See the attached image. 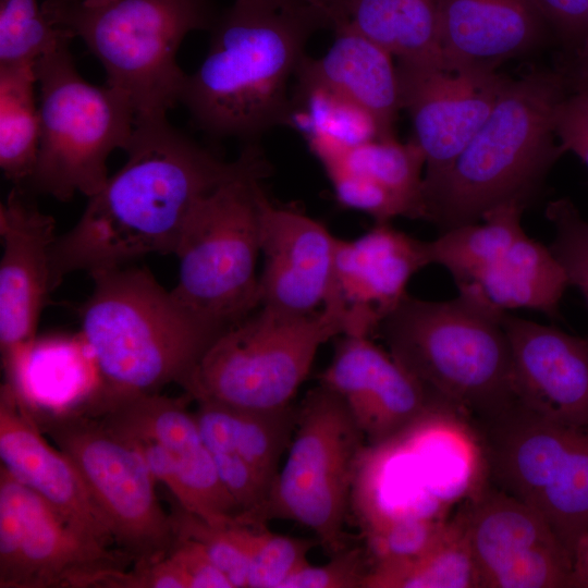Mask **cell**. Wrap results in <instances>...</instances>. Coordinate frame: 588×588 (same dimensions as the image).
I'll return each mask as SVG.
<instances>
[{
  "mask_svg": "<svg viewBox=\"0 0 588 588\" xmlns=\"http://www.w3.org/2000/svg\"><path fill=\"white\" fill-rule=\"evenodd\" d=\"M481 588H573L572 561L559 544L538 546L491 572Z\"/></svg>",
  "mask_w": 588,
  "mask_h": 588,
  "instance_id": "37",
  "label": "cell"
},
{
  "mask_svg": "<svg viewBox=\"0 0 588 588\" xmlns=\"http://www.w3.org/2000/svg\"><path fill=\"white\" fill-rule=\"evenodd\" d=\"M70 41L35 61L39 142L26 182L33 191L61 201L77 193L89 198L105 186L107 160L113 150H125L135 125L134 108L123 91L81 76Z\"/></svg>",
  "mask_w": 588,
  "mask_h": 588,
  "instance_id": "7",
  "label": "cell"
},
{
  "mask_svg": "<svg viewBox=\"0 0 588 588\" xmlns=\"http://www.w3.org/2000/svg\"><path fill=\"white\" fill-rule=\"evenodd\" d=\"M260 306L294 316L323 308L334 289L338 238L319 221L259 191Z\"/></svg>",
  "mask_w": 588,
  "mask_h": 588,
  "instance_id": "15",
  "label": "cell"
},
{
  "mask_svg": "<svg viewBox=\"0 0 588 588\" xmlns=\"http://www.w3.org/2000/svg\"><path fill=\"white\" fill-rule=\"evenodd\" d=\"M72 38L53 26L37 0H0V66L35 62Z\"/></svg>",
  "mask_w": 588,
  "mask_h": 588,
  "instance_id": "34",
  "label": "cell"
},
{
  "mask_svg": "<svg viewBox=\"0 0 588 588\" xmlns=\"http://www.w3.org/2000/svg\"><path fill=\"white\" fill-rule=\"evenodd\" d=\"M546 216L554 229L549 248L568 285L580 291L588 306V221L567 198L551 201Z\"/></svg>",
  "mask_w": 588,
  "mask_h": 588,
  "instance_id": "38",
  "label": "cell"
},
{
  "mask_svg": "<svg viewBox=\"0 0 588 588\" xmlns=\"http://www.w3.org/2000/svg\"><path fill=\"white\" fill-rule=\"evenodd\" d=\"M171 516L177 538L197 542L224 573L233 588L247 587L252 536L256 526L212 525L176 502L172 506Z\"/></svg>",
  "mask_w": 588,
  "mask_h": 588,
  "instance_id": "33",
  "label": "cell"
},
{
  "mask_svg": "<svg viewBox=\"0 0 588 588\" xmlns=\"http://www.w3.org/2000/svg\"><path fill=\"white\" fill-rule=\"evenodd\" d=\"M168 556L181 573L186 588H233L205 550L191 539L179 538Z\"/></svg>",
  "mask_w": 588,
  "mask_h": 588,
  "instance_id": "41",
  "label": "cell"
},
{
  "mask_svg": "<svg viewBox=\"0 0 588 588\" xmlns=\"http://www.w3.org/2000/svg\"><path fill=\"white\" fill-rule=\"evenodd\" d=\"M518 402L556 421L588 427V336L505 311Z\"/></svg>",
  "mask_w": 588,
  "mask_h": 588,
  "instance_id": "20",
  "label": "cell"
},
{
  "mask_svg": "<svg viewBox=\"0 0 588 588\" xmlns=\"http://www.w3.org/2000/svg\"><path fill=\"white\" fill-rule=\"evenodd\" d=\"M333 29L313 0H234L210 29L209 49L181 96L195 125L213 138L253 144L289 125V82L309 38Z\"/></svg>",
  "mask_w": 588,
  "mask_h": 588,
  "instance_id": "2",
  "label": "cell"
},
{
  "mask_svg": "<svg viewBox=\"0 0 588 588\" xmlns=\"http://www.w3.org/2000/svg\"><path fill=\"white\" fill-rule=\"evenodd\" d=\"M91 295L79 308L100 388L88 402L184 388L201 357L228 328L180 303L146 268L90 273Z\"/></svg>",
  "mask_w": 588,
  "mask_h": 588,
  "instance_id": "4",
  "label": "cell"
},
{
  "mask_svg": "<svg viewBox=\"0 0 588 588\" xmlns=\"http://www.w3.org/2000/svg\"><path fill=\"white\" fill-rule=\"evenodd\" d=\"M402 109L425 156L422 184L441 176L489 117L509 77L446 61L399 63Z\"/></svg>",
  "mask_w": 588,
  "mask_h": 588,
  "instance_id": "14",
  "label": "cell"
},
{
  "mask_svg": "<svg viewBox=\"0 0 588 588\" xmlns=\"http://www.w3.org/2000/svg\"><path fill=\"white\" fill-rule=\"evenodd\" d=\"M319 383L340 395L370 445L396 437L441 403L369 336L342 335Z\"/></svg>",
  "mask_w": 588,
  "mask_h": 588,
  "instance_id": "16",
  "label": "cell"
},
{
  "mask_svg": "<svg viewBox=\"0 0 588 588\" xmlns=\"http://www.w3.org/2000/svg\"><path fill=\"white\" fill-rule=\"evenodd\" d=\"M568 86L567 75L552 70L509 78L451 167L422 184V220L443 233L479 222L503 204L526 207L564 152L555 143V120Z\"/></svg>",
  "mask_w": 588,
  "mask_h": 588,
  "instance_id": "3",
  "label": "cell"
},
{
  "mask_svg": "<svg viewBox=\"0 0 588 588\" xmlns=\"http://www.w3.org/2000/svg\"><path fill=\"white\" fill-rule=\"evenodd\" d=\"M187 394L170 397L140 393L93 402L82 411L109 428L142 434L170 457L176 478L175 502L212 525L245 524L241 511L220 481Z\"/></svg>",
  "mask_w": 588,
  "mask_h": 588,
  "instance_id": "13",
  "label": "cell"
},
{
  "mask_svg": "<svg viewBox=\"0 0 588 588\" xmlns=\"http://www.w3.org/2000/svg\"><path fill=\"white\" fill-rule=\"evenodd\" d=\"M573 588H588V532L579 540L572 564Z\"/></svg>",
  "mask_w": 588,
  "mask_h": 588,
  "instance_id": "45",
  "label": "cell"
},
{
  "mask_svg": "<svg viewBox=\"0 0 588 588\" xmlns=\"http://www.w3.org/2000/svg\"><path fill=\"white\" fill-rule=\"evenodd\" d=\"M549 28L531 0H439V46L454 64L495 71L538 47Z\"/></svg>",
  "mask_w": 588,
  "mask_h": 588,
  "instance_id": "21",
  "label": "cell"
},
{
  "mask_svg": "<svg viewBox=\"0 0 588 588\" xmlns=\"http://www.w3.org/2000/svg\"><path fill=\"white\" fill-rule=\"evenodd\" d=\"M27 407L41 432L76 466L108 522L114 547L132 565L164 559L179 538L142 456L100 418L79 408Z\"/></svg>",
  "mask_w": 588,
  "mask_h": 588,
  "instance_id": "11",
  "label": "cell"
},
{
  "mask_svg": "<svg viewBox=\"0 0 588 588\" xmlns=\"http://www.w3.org/2000/svg\"><path fill=\"white\" fill-rule=\"evenodd\" d=\"M524 206L507 203L486 213L482 223L462 225L429 241L431 264L444 267L457 287L469 283L500 256L525 230Z\"/></svg>",
  "mask_w": 588,
  "mask_h": 588,
  "instance_id": "30",
  "label": "cell"
},
{
  "mask_svg": "<svg viewBox=\"0 0 588 588\" xmlns=\"http://www.w3.org/2000/svg\"><path fill=\"white\" fill-rule=\"evenodd\" d=\"M35 62L0 66V168L22 185L32 176L39 142Z\"/></svg>",
  "mask_w": 588,
  "mask_h": 588,
  "instance_id": "31",
  "label": "cell"
},
{
  "mask_svg": "<svg viewBox=\"0 0 588 588\" xmlns=\"http://www.w3.org/2000/svg\"><path fill=\"white\" fill-rule=\"evenodd\" d=\"M365 552L359 547L345 548L329 562L313 565L309 562L296 569L281 588H357L363 587L367 568Z\"/></svg>",
  "mask_w": 588,
  "mask_h": 588,
  "instance_id": "40",
  "label": "cell"
},
{
  "mask_svg": "<svg viewBox=\"0 0 588 588\" xmlns=\"http://www.w3.org/2000/svg\"><path fill=\"white\" fill-rule=\"evenodd\" d=\"M445 518L408 516L363 528L376 568L395 567L424 555L441 537Z\"/></svg>",
  "mask_w": 588,
  "mask_h": 588,
  "instance_id": "35",
  "label": "cell"
},
{
  "mask_svg": "<svg viewBox=\"0 0 588 588\" xmlns=\"http://www.w3.org/2000/svg\"><path fill=\"white\" fill-rule=\"evenodd\" d=\"M431 265L429 244L376 223L363 235L338 238L330 301L347 317L346 335L370 336L407 294L411 278Z\"/></svg>",
  "mask_w": 588,
  "mask_h": 588,
  "instance_id": "17",
  "label": "cell"
},
{
  "mask_svg": "<svg viewBox=\"0 0 588 588\" xmlns=\"http://www.w3.org/2000/svg\"><path fill=\"white\" fill-rule=\"evenodd\" d=\"M83 1H86V2H95V1H101V0H83Z\"/></svg>",
  "mask_w": 588,
  "mask_h": 588,
  "instance_id": "48",
  "label": "cell"
},
{
  "mask_svg": "<svg viewBox=\"0 0 588 588\" xmlns=\"http://www.w3.org/2000/svg\"><path fill=\"white\" fill-rule=\"evenodd\" d=\"M555 132L563 151L576 144L588 145V95L573 93L561 103Z\"/></svg>",
  "mask_w": 588,
  "mask_h": 588,
  "instance_id": "44",
  "label": "cell"
},
{
  "mask_svg": "<svg viewBox=\"0 0 588 588\" xmlns=\"http://www.w3.org/2000/svg\"><path fill=\"white\" fill-rule=\"evenodd\" d=\"M479 588L463 505L439 540L417 560L395 567H371L363 588Z\"/></svg>",
  "mask_w": 588,
  "mask_h": 588,
  "instance_id": "29",
  "label": "cell"
},
{
  "mask_svg": "<svg viewBox=\"0 0 588 588\" xmlns=\"http://www.w3.org/2000/svg\"><path fill=\"white\" fill-rule=\"evenodd\" d=\"M504 313L460 293L441 302L406 294L378 332L405 370L476 426L519 403Z\"/></svg>",
  "mask_w": 588,
  "mask_h": 588,
  "instance_id": "5",
  "label": "cell"
},
{
  "mask_svg": "<svg viewBox=\"0 0 588 588\" xmlns=\"http://www.w3.org/2000/svg\"><path fill=\"white\" fill-rule=\"evenodd\" d=\"M438 23L439 0H345L340 25L377 42L399 63L418 64L443 59Z\"/></svg>",
  "mask_w": 588,
  "mask_h": 588,
  "instance_id": "27",
  "label": "cell"
},
{
  "mask_svg": "<svg viewBox=\"0 0 588 588\" xmlns=\"http://www.w3.org/2000/svg\"><path fill=\"white\" fill-rule=\"evenodd\" d=\"M551 27L576 50L588 33V0H531Z\"/></svg>",
  "mask_w": 588,
  "mask_h": 588,
  "instance_id": "42",
  "label": "cell"
},
{
  "mask_svg": "<svg viewBox=\"0 0 588 588\" xmlns=\"http://www.w3.org/2000/svg\"><path fill=\"white\" fill-rule=\"evenodd\" d=\"M106 588H186L183 577L171 559L132 565L113 575Z\"/></svg>",
  "mask_w": 588,
  "mask_h": 588,
  "instance_id": "43",
  "label": "cell"
},
{
  "mask_svg": "<svg viewBox=\"0 0 588 588\" xmlns=\"http://www.w3.org/2000/svg\"><path fill=\"white\" fill-rule=\"evenodd\" d=\"M463 507L479 588L487 575L524 552L538 546L561 547L539 513L488 480Z\"/></svg>",
  "mask_w": 588,
  "mask_h": 588,
  "instance_id": "25",
  "label": "cell"
},
{
  "mask_svg": "<svg viewBox=\"0 0 588 588\" xmlns=\"http://www.w3.org/2000/svg\"><path fill=\"white\" fill-rule=\"evenodd\" d=\"M132 564L0 466V588H106Z\"/></svg>",
  "mask_w": 588,
  "mask_h": 588,
  "instance_id": "12",
  "label": "cell"
},
{
  "mask_svg": "<svg viewBox=\"0 0 588 588\" xmlns=\"http://www.w3.org/2000/svg\"><path fill=\"white\" fill-rule=\"evenodd\" d=\"M54 219L14 185L0 205V348L2 359L36 336L50 293Z\"/></svg>",
  "mask_w": 588,
  "mask_h": 588,
  "instance_id": "18",
  "label": "cell"
},
{
  "mask_svg": "<svg viewBox=\"0 0 588 588\" xmlns=\"http://www.w3.org/2000/svg\"><path fill=\"white\" fill-rule=\"evenodd\" d=\"M324 170L335 198L343 207L363 211L376 223L390 222L396 217L409 218L407 207L376 182L336 166Z\"/></svg>",
  "mask_w": 588,
  "mask_h": 588,
  "instance_id": "39",
  "label": "cell"
},
{
  "mask_svg": "<svg viewBox=\"0 0 588 588\" xmlns=\"http://www.w3.org/2000/svg\"><path fill=\"white\" fill-rule=\"evenodd\" d=\"M318 540L271 532L256 526L252 536L247 588H281L283 583L308 562Z\"/></svg>",
  "mask_w": 588,
  "mask_h": 588,
  "instance_id": "36",
  "label": "cell"
},
{
  "mask_svg": "<svg viewBox=\"0 0 588 588\" xmlns=\"http://www.w3.org/2000/svg\"><path fill=\"white\" fill-rule=\"evenodd\" d=\"M49 22L79 38L102 64L108 85L131 100L135 121L166 118L181 100L186 75L176 61L194 30H209L213 0H44Z\"/></svg>",
  "mask_w": 588,
  "mask_h": 588,
  "instance_id": "6",
  "label": "cell"
},
{
  "mask_svg": "<svg viewBox=\"0 0 588 588\" xmlns=\"http://www.w3.org/2000/svg\"><path fill=\"white\" fill-rule=\"evenodd\" d=\"M365 436L344 401L319 383L299 406L287 456L272 485L265 518L310 529L330 555L348 547L344 524L365 452Z\"/></svg>",
  "mask_w": 588,
  "mask_h": 588,
  "instance_id": "10",
  "label": "cell"
},
{
  "mask_svg": "<svg viewBox=\"0 0 588 588\" xmlns=\"http://www.w3.org/2000/svg\"><path fill=\"white\" fill-rule=\"evenodd\" d=\"M347 333L336 309L294 316L260 306L209 346L183 390L193 401L271 412L293 405L319 347Z\"/></svg>",
  "mask_w": 588,
  "mask_h": 588,
  "instance_id": "8",
  "label": "cell"
},
{
  "mask_svg": "<svg viewBox=\"0 0 588 588\" xmlns=\"http://www.w3.org/2000/svg\"><path fill=\"white\" fill-rule=\"evenodd\" d=\"M333 32L334 40L323 56L303 59L296 88L329 93L371 117L381 137L393 136L402 109L393 56L345 24Z\"/></svg>",
  "mask_w": 588,
  "mask_h": 588,
  "instance_id": "22",
  "label": "cell"
},
{
  "mask_svg": "<svg viewBox=\"0 0 588 588\" xmlns=\"http://www.w3.org/2000/svg\"><path fill=\"white\" fill-rule=\"evenodd\" d=\"M330 16L333 29H335L342 22V10L345 0H313ZM332 29V30H333Z\"/></svg>",
  "mask_w": 588,
  "mask_h": 588,
  "instance_id": "46",
  "label": "cell"
},
{
  "mask_svg": "<svg viewBox=\"0 0 588 588\" xmlns=\"http://www.w3.org/2000/svg\"><path fill=\"white\" fill-rule=\"evenodd\" d=\"M2 366L5 380L36 407H79L100 388L96 359L79 331L73 335H36L3 358Z\"/></svg>",
  "mask_w": 588,
  "mask_h": 588,
  "instance_id": "23",
  "label": "cell"
},
{
  "mask_svg": "<svg viewBox=\"0 0 588 588\" xmlns=\"http://www.w3.org/2000/svg\"><path fill=\"white\" fill-rule=\"evenodd\" d=\"M123 167L88 198L78 221L51 250L53 290L75 271L126 266L148 254H174L196 206L221 185L271 172L264 152L247 144L225 161L166 118L135 121Z\"/></svg>",
  "mask_w": 588,
  "mask_h": 588,
  "instance_id": "1",
  "label": "cell"
},
{
  "mask_svg": "<svg viewBox=\"0 0 588 588\" xmlns=\"http://www.w3.org/2000/svg\"><path fill=\"white\" fill-rule=\"evenodd\" d=\"M321 163L323 168L336 166L376 182L407 207L409 218H424L425 156L413 139L402 144L394 136L375 138Z\"/></svg>",
  "mask_w": 588,
  "mask_h": 588,
  "instance_id": "32",
  "label": "cell"
},
{
  "mask_svg": "<svg viewBox=\"0 0 588 588\" xmlns=\"http://www.w3.org/2000/svg\"><path fill=\"white\" fill-rule=\"evenodd\" d=\"M266 177L243 175L204 198L185 222L174 250L179 272L173 296L226 328L260 307L258 195Z\"/></svg>",
  "mask_w": 588,
  "mask_h": 588,
  "instance_id": "9",
  "label": "cell"
},
{
  "mask_svg": "<svg viewBox=\"0 0 588 588\" xmlns=\"http://www.w3.org/2000/svg\"><path fill=\"white\" fill-rule=\"evenodd\" d=\"M539 513L569 558L588 532V427L544 466L526 503Z\"/></svg>",
  "mask_w": 588,
  "mask_h": 588,
  "instance_id": "28",
  "label": "cell"
},
{
  "mask_svg": "<svg viewBox=\"0 0 588 588\" xmlns=\"http://www.w3.org/2000/svg\"><path fill=\"white\" fill-rule=\"evenodd\" d=\"M567 286L565 274L549 246L525 232L457 290L499 311L527 308L556 318Z\"/></svg>",
  "mask_w": 588,
  "mask_h": 588,
  "instance_id": "24",
  "label": "cell"
},
{
  "mask_svg": "<svg viewBox=\"0 0 588 588\" xmlns=\"http://www.w3.org/2000/svg\"><path fill=\"white\" fill-rule=\"evenodd\" d=\"M574 93H585V94H587V95H588V88H586V89H585V90H583V91H574Z\"/></svg>",
  "mask_w": 588,
  "mask_h": 588,
  "instance_id": "47",
  "label": "cell"
},
{
  "mask_svg": "<svg viewBox=\"0 0 588 588\" xmlns=\"http://www.w3.org/2000/svg\"><path fill=\"white\" fill-rule=\"evenodd\" d=\"M0 458L3 467L70 526L115 548L108 522L76 466L48 442L27 404L7 380L0 387Z\"/></svg>",
  "mask_w": 588,
  "mask_h": 588,
  "instance_id": "19",
  "label": "cell"
},
{
  "mask_svg": "<svg viewBox=\"0 0 588 588\" xmlns=\"http://www.w3.org/2000/svg\"><path fill=\"white\" fill-rule=\"evenodd\" d=\"M194 414L210 451L235 454L273 485L293 438L297 407L255 412L198 402Z\"/></svg>",
  "mask_w": 588,
  "mask_h": 588,
  "instance_id": "26",
  "label": "cell"
}]
</instances>
